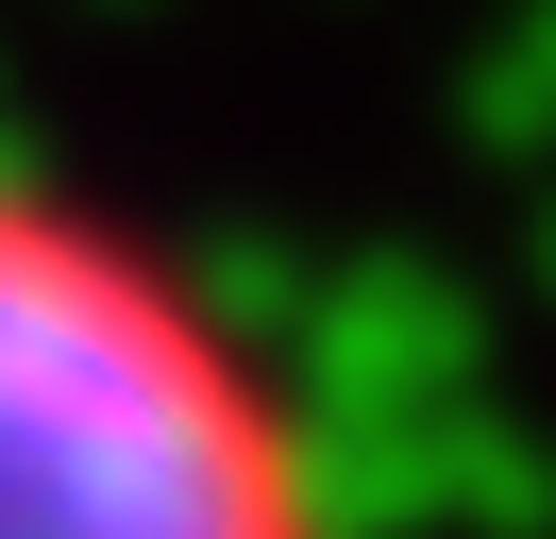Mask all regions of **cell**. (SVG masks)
I'll list each match as a JSON object with an SVG mask.
<instances>
[{"label":"cell","instance_id":"6da1fadb","mask_svg":"<svg viewBox=\"0 0 556 539\" xmlns=\"http://www.w3.org/2000/svg\"><path fill=\"white\" fill-rule=\"evenodd\" d=\"M0 539H338L270 354L51 168H0Z\"/></svg>","mask_w":556,"mask_h":539}]
</instances>
